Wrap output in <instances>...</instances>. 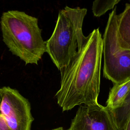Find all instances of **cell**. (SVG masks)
I'll return each instance as SVG.
<instances>
[{"mask_svg": "<svg viewBox=\"0 0 130 130\" xmlns=\"http://www.w3.org/2000/svg\"><path fill=\"white\" fill-rule=\"evenodd\" d=\"M130 93V79L123 82L114 84L110 89L106 107L111 111L121 108Z\"/></svg>", "mask_w": 130, "mask_h": 130, "instance_id": "obj_7", "label": "cell"}, {"mask_svg": "<svg viewBox=\"0 0 130 130\" xmlns=\"http://www.w3.org/2000/svg\"><path fill=\"white\" fill-rule=\"evenodd\" d=\"M123 130H130V113L126 119Z\"/></svg>", "mask_w": 130, "mask_h": 130, "instance_id": "obj_12", "label": "cell"}, {"mask_svg": "<svg viewBox=\"0 0 130 130\" xmlns=\"http://www.w3.org/2000/svg\"><path fill=\"white\" fill-rule=\"evenodd\" d=\"M0 102H1V96H0Z\"/></svg>", "mask_w": 130, "mask_h": 130, "instance_id": "obj_14", "label": "cell"}, {"mask_svg": "<svg viewBox=\"0 0 130 130\" xmlns=\"http://www.w3.org/2000/svg\"><path fill=\"white\" fill-rule=\"evenodd\" d=\"M119 0H96L93 2L92 11L96 17H100L107 11L114 8Z\"/></svg>", "mask_w": 130, "mask_h": 130, "instance_id": "obj_10", "label": "cell"}, {"mask_svg": "<svg viewBox=\"0 0 130 130\" xmlns=\"http://www.w3.org/2000/svg\"><path fill=\"white\" fill-rule=\"evenodd\" d=\"M120 47L130 50V4L126 3L123 11L117 15Z\"/></svg>", "mask_w": 130, "mask_h": 130, "instance_id": "obj_8", "label": "cell"}, {"mask_svg": "<svg viewBox=\"0 0 130 130\" xmlns=\"http://www.w3.org/2000/svg\"><path fill=\"white\" fill-rule=\"evenodd\" d=\"M3 41L9 50L26 64H38L46 52L38 19L24 12L10 10L1 18Z\"/></svg>", "mask_w": 130, "mask_h": 130, "instance_id": "obj_2", "label": "cell"}, {"mask_svg": "<svg viewBox=\"0 0 130 130\" xmlns=\"http://www.w3.org/2000/svg\"><path fill=\"white\" fill-rule=\"evenodd\" d=\"M0 130H10L6 120L0 113Z\"/></svg>", "mask_w": 130, "mask_h": 130, "instance_id": "obj_11", "label": "cell"}, {"mask_svg": "<svg viewBox=\"0 0 130 130\" xmlns=\"http://www.w3.org/2000/svg\"><path fill=\"white\" fill-rule=\"evenodd\" d=\"M129 4H130V3H129Z\"/></svg>", "mask_w": 130, "mask_h": 130, "instance_id": "obj_15", "label": "cell"}, {"mask_svg": "<svg viewBox=\"0 0 130 130\" xmlns=\"http://www.w3.org/2000/svg\"><path fill=\"white\" fill-rule=\"evenodd\" d=\"M67 130H120L112 111L100 104L80 105Z\"/></svg>", "mask_w": 130, "mask_h": 130, "instance_id": "obj_6", "label": "cell"}, {"mask_svg": "<svg viewBox=\"0 0 130 130\" xmlns=\"http://www.w3.org/2000/svg\"><path fill=\"white\" fill-rule=\"evenodd\" d=\"M51 130H64V129H63L62 127H57V128H53V129H51Z\"/></svg>", "mask_w": 130, "mask_h": 130, "instance_id": "obj_13", "label": "cell"}, {"mask_svg": "<svg viewBox=\"0 0 130 130\" xmlns=\"http://www.w3.org/2000/svg\"><path fill=\"white\" fill-rule=\"evenodd\" d=\"M103 54V38L99 28L86 37L80 49L62 69L60 87L55 94L63 111L78 105L98 103Z\"/></svg>", "mask_w": 130, "mask_h": 130, "instance_id": "obj_1", "label": "cell"}, {"mask_svg": "<svg viewBox=\"0 0 130 130\" xmlns=\"http://www.w3.org/2000/svg\"><path fill=\"white\" fill-rule=\"evenodd\" d=\"M0 113L10 130H30L34 118L28 101L8 86L0 88Z\"/></svg>", "mask_w": 130, "mask_h": 130, "instance_id": "obj_5", "label": "cell"}, {"mask_svg": "<svg viewBox=\"0 0 130 130\" xmlns=\"http://www.w3.org/2000/svg\"><path fill=\"white\" fill-rule=\"evenodd\" d=\"M111 111L119 129L123 130L126 119L130 113V93L121 108Z\"/></svg>", "mask_w": 130, "mask_h": 130, "instance_id": "obj_9", "label": "cell"}, {"mask_svg": "<svg viewBox=\"0 0 130 130\" xmlns=\"http://www.w3.org/2000/svg\"><path fill=\"white\" fill-rule=\"evenodd\" d=\"M116 8L109 14L103 38V75L114 84L130 79V50L120 47Z\"/></svg>", "mask_w": 130, "mask_h": 130, "instance_id": "obj_4", "label": "cell"}, {"mask_svg": "<svg viewBox=\"0 0 130 130\" xmlns=\"http://www.w3.org/2000/svg\"><path fill=\"white\" fill-rule=\"evenodd\" d=\"M86 13L85 8L68 6L58 13L53 33L45 42L46 52L59 71L69 64L86 40L82 31Z\"/></svg>", "mask_w": 130, "mask_h": 130, "instance_id": "obj_3", "label": "cell"}]
</instances>
